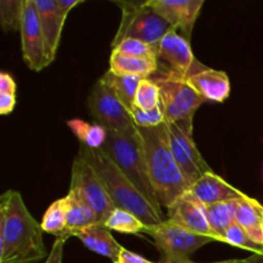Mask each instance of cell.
Returning <instances> with one entry per match:
<instances>
[{"label":"cell","mask_w":263,"mask_h":263,"mask_svg":"<svg viewBox=\"0 0 263 263\" xmlns=\"http://www.w3.org/2000/svg\"><path fill=\"white\" fill-rule=\"evenodd\" d=\"M159 263H163V262H159Z\"/></svg>","instance_id":"40"},{"label":"cell","mask_w":263,"mask_h":263,"mask_svg":"<svg viewBox=\"0 0 263 263\" xmlns=\"http://www.w3.org/2000/svg\"><path fill=\"white\" fill-rule=\"evenodd\" d=\"M148 5L190 41L203 0H148Z\"/></svg>","instance_id":"14"},{"label":"cell","mask_w":263,"mask_h":263,"mask_svg":"<svg viewBox=\"0 0 263 263\" xmlns=\"http://www.w3.org/2000/svg\"><path fill=\"white\" fill-rule=\"evenodd\" d=\"M32 3L37 12L41 30L45 37L48 59L51 63L58 51L67 14L59 8L57 0H32Z\"/></svg>","instance_id":"15"},{"label":"cell","mask_w":263,"mask_h":263,"mask_svg":"<svg viewBox=\"0 0 263 263\" xmlns=\"http://www.w3.org/2000/svg\"><path fill=\"white\" fill-rule=\"evenodd\" d=\"M67 126L79 139L80 144L90 149H102L108 139V130L99 123H90L86 121L73 118L67 121Z\"/></svg>","instance_id":"23"},{"label":"cell","mask_w":263,"mask_h":263,"mask_svg":"<svg viewBox=\"0 0 263 263\" xmlns=\"http://www.w3.org/2000/svg\"><path fill=\"white\" fill-rule=\"evenodd\" d=\"M144 233L153 238L163 263H192V254L215 241L213 239L198 235L172 221L164 220L156 226H146Z\"/></svg>","instance_id":"8"},{"label":"cell","mask_w":263,"mask_h":263,"mask_svg":"<svg viewBox=\"0 0 263 263\" xmlns=\"http://www.w3.org/2000/svg\"><path fill=\"white\" fill-rule=\"evenodd\" d=\"M41 223L26 207L21 193L0 197V263H39L46 257Z\"/></svg>","instance_id":"1"},{"label":"cell","mask_w":263,"mask_h":263,"mask_svg":"<svg viewBox=\"0 0 263 263\" xmlns=\"http://www.w3.org/2000/svg\"><path fill=\"white\" fill-rule=\"evenodd\" d=\"M159 61L156 58H138L112 50L109 58V71L118 76H136L151 79L158 72Z\"/></svg>","instance_id":"19"},{"label":"cell","mask_w":263,"mask_h":263,"mask_svg":"<svg viewBox=\"0 0 263 263\" xmlns=\"http://www.w3.org/2000/svg\"><path fill=\"white\" fill-rule=\"evenodd\" d=\"M158 61L166 62L170 69L184 77H189L205 68L193 54L189 40L176 31H172L162 39L158 46Z\"/></svg>","instance_id":"13"},{"label":"cell","mask_w":263,"mask_h":263,"mask_svg":"<svg viewBox=\"0 0 263 263\" xmlns=\"http://www.w3.org/2000/svg\"><path fill=\"white\" fill-rule=\"evenodd\" d=\"M72 236H76L89 251L104 256L115 262L120 254L122 246L113 238L109 229L102 223L87 226L82 230L73 233Z\"/></svg>","instance_id":"18"},{"label":"cell","mask_w":263,"mask_h":263,"mask_svg":"<svg viewBox=\"0 0 263 263\" xmlns=\"http://www.w3.org/2000/svg\"><path fill=\"white\" fill-rule=\"evenodd\" d=\"M102 79L109 85L113 91L117 94L121 102L125 104V107L130 110L134 108V99H135L136 91H138L139 84L143 79L136 76H118L112 73L110 71L105 72Z\"/></svg>","instance_id":"24"},{"label":"cell","mask_w":263,"mask_h":263,"mask_svg":"<svg viewBox=\"0 0 263 263\" xmlns=\"http://www.w3.org/2000/svg\"><path fill=\"white\" fill-rule=\"evenodd\" d=\"M15 107V95L0 94V115L7 116L12 113Z\"/></svg>","instance_id":"35"},{"label":"cell","mask_w":263,"mask_h":263,"mask_svg":"<svg viewBox=\"0 0 263 263\" xmlns=\"http://www.w3.org/2000/svg\"><path fill=\"white\" fill-rule=\"evenodd\" d=\"M159 104H161V94H159L158 85L153 81V79L141 80L134 99V107L139 109H152Z\"/></svg>","instance_id":"28"},{"label":"cell","mask_w":263,"mask_h":263,"mask_svg":"<svg viewBox=\"0 0 263 263\" xmlns=\"http://www.w3.org/2000/svg\"><path fill=\"white\" fill-rule=\"evenodd\" d=\"M26 0H0V23L5 32L21 31Z\"/></svg>","instance_id":"27"},{"label":"cell","mask_w":263,"mask_h":263,"mask_svg":"<svg viewBox=\"0 0 263 263\" xmlns=\"http://www.w3.org/2000/svg\"><path fill=\"white\" fill-rule=\"evenodd\" d=\"M20 32L23 61L32 71H43L45 67L50 64V62L46 54L45 37H44L37 12L33 7L32 0H26L25 15H23Z\"/></svg>","instance_id":"11"},{"label":"cell","mask_w":263,"mask_h":263,"mask_svg":"<svg viewBox=\"0 0 263 263\" xmlns=\"http://www.w3.org/2000/svg\"><path fill=\"white\" fill-rule=\"evenodd\" d=\"M69 190L76 193L95 213L98 222L104 225L116 205L110 199L99 175L81 157L76 156L71 170Z\"/></svg>","instance_id":"10"},{"label":"cell","mask_w":263,"mask_h":263,"mask_svg":"<svg viewBox=\"0 0 263 263\" xmlns=\"http://www.w3.org/2000/svg\"><path fill=\"white\" fill-rule=\"evenodd\" d=\"M58 2L59 8L68 15V13L73 9L74 7L80 5L81 3H84V0H57Z\"/></svg>","instance_id":"36"},{"label":"cell","mask_w":263,"mask_h":263,"mask_svg":"<svg viewBox=\"0 0 263 263\" xmlns=\"http://www.w3.org/2000/svg\"><path fill=\"white\" fill-rule=\"evenodd\" d=\"M64 205H66L67 233L69 238L76 231L99 223L91 208L72 190H69L68 194L64 197Z\"/></svg>","instance_id":"21"},{"label":"cell","mask_w":263,"mask_h":263,"mask_svg":"<svg viewBox=\"0 0 263 263\" xmlns=\"http://www.w3.org/2000/svg\"><path fill=\"white\" fill-rule=\"evenodd\" d=\"M112 50H118L126 55L138 57V58H156L158 59V48L138 40V39H126L118 44Z\"/></svg>","instance_id":"30"},{"label":"cell","mask_w":263,"mask_h":263,"mask_svg":"<svg viewBox=\"0 0 263 263\" xmlns=\"http://www.w3.org/2000/svg\"><path fill=\"white\" fill-rule=\"evenodd\" d=\"M17 91V85L14 79L7 72L0 73V94H10L15 95Z\"/></svg>","instance_id":"34"},{"label":"cell","mask_w":263,"mask_h":263,"mask_svg":"<svg viewBox=\"0 0 263 263\" xmlns=\"http://www.w3.org/2000/svg\"><path fill=\"white\" fill-rule=\"evenodd\" d=\"M236 223L254 243L263 246V205L261 203L248 195L239 200Z\"/></svg>","instance_id":"20"},{"label":"cell","mask_w":263,"mask_h":263,"mask_svg":"<svg viewBox=\"0 0 263 263\" xmlns=\"http://www.w3.org/2000/svg\"><path fill=\"white\" fill-rule=\"evenodd\" d=\"M102 151L105 152L116 162V164L122 170L123 174L138 187L139 192L157 210L162 211V207L157 199L156 192L153 189V185L149 179L139 134L135 138H128V136L120 135V134H116L113 131H108V139Z\"/></svg>","instance_id":"5"},{"label":"cell","mask_w":263,"mask_h":263,"mask_svg":"<svg viewBox=\"0 0 263 263\" xmlns=\"http://www.w3.org/2000/svg\"><path fill=\"white\" fill-rule=\"evenodd\" d=\"M189 190L204 207L228 200L243 199L247 195L213 171L203 175L190 186Z\"/></svg>","instance_id":"16"},{"label":"cell","mask_w":263,"mask_h":263,"mask_svg":"<svg viewBox=\"0 0 263 263\" xmlns=\"http://www.w3.org/2000/svg\"><path fill=\"white\" fill-rule=\"evenodd\" d=\"M104 226L110 231H118L123 234L144 233L146 225L136 217L130 211L116 207L104 222Z\"/></svg>","instance_id":"26"},{"label":"cell","mask_w":263,"mask_h":263,"mask_svg":"<svg viewBox=\"0 0 263 263\" xmlns=\"http://www.w3.org/2000/svg\"><path fill=\"white\" fill-rule=\"evenodd\" d=\"M66 241H67L66 238L55 239L53 247H51V252L49 253L45 263H62V261H63V251H64V244H66Z\"/></svg>","instance_id":"32"},{"label":"cell","mask_w":263,"mask_h":263,"mask_svg":"<svg viewBox=\"0 0 263 263\" xmlns=\"http://www.w3.org/2000/svg\"><path fill=\"white\" fill-rule=\"evenodd\" d=\"M225 243L229 246L236 247V248L246 249V251L252 252L253 254H263V246L254 243L248 234L235 222L228 229L225 234Z\"/></svg>","instance_id":"29"},{"label":"cell","mask_w":263,"mask_h":263,"mask_svg":"<svg viewBox=\"0 0 263 263\" xmlns=\"http://www.w3.org/2000/svg\"><path fill=\"white\" fill-rule=\"evenodd\" d=\"M193 121L194 120L164 122L170 148L190 186L203 175L212 171L207 161L203 158L193 138V131H194Z\"/></svg>","instance_id":"9"},{"label":"cell","mask_w":263,"mask_h":263,"mask_svg":"<svg viewBox=\"0 0 263 263\" xmlns=\"http://www.w3.org/2000/svg\"><path fill=\"white\" fill-rule=\"evenodd\" d=\"M262 172H263V166H262Z\"/></svg>","instance_id":"39"},{"label":"cell","mask_w":263,"mask_h":263,"mask_svg":"<svg viewBox=\"0 0 263 263\" xmlns=\"http://www.w3.org/2000/svg\"><path fill=\"white\" fill-rule=\"evenodd\" d=\"M239 200H228V202L216 203L207 205L205 215L213 233L217 235L218 240L225 243V234L228 229L236 221V211L239 207Z\"/></svg>","instance_id":"22"},{"label":"cell","mask_w":263,"mask_h":263,"mask_svg":"<svg viewBox=\"0 0 263 263\" xmlns=\"http://www.w3.org/2000/svg\"><path fill=\"white\" fill-rule=\"evenodd\" d=\"M167 216H168L167 220L192 233L213 239L215 241H220L208 222L204 205L193 195L190 190L177 198L167 208Z\"/></svg>","instance_id":"12"},{"label":"cell","mask_w":263,"mask_h":263,"mask_svg":"<svg viewBox=\"0 0 263 263\" xmlns=\"http://www.w3.org/2000/svg\"><path fill=\"white\" fill-rule=\"evenodd\" d=\"M186 79L204 102L222 103L230 97L231 85L226 72L205 67Z\"/></svg>","instance_id":"17"},{"label":"cell","mask_w":263,"mask_h":263,"mask_svg":"<svg viewBox=\"0 0 263 263\" xmlns=\"http://www.w3.org/2000/svg\"><path fill=\"white\" fill-rule=\"evenodd\" d=\"M81 157L99 175L116 207L130 211L146 226H156L164 221L163 212L157 210L131 182V180L102 149H90L80 144Z\"/></svg>","instance_id":"3"},{"label":"cell","mask_w":263,"mask_h":263,"mask_svg":"<svg viewBox=\"0 0 263 263\" xmlns=\"http://www.w3.org/2000/svg\"><path fill=\"white\" fill-rule=\"evenodd\" d=\"M87 108L97 123L104 126L108 131L128 138L138 136V127L134 123L130 110L102 77L95 82L90 91Z\"/></svg>","instance_id":"7"},{"label":"cell","mask_w":263,"mask_h":263,"mask_svg":"<svg viewBox=\"0 0 263 263\" xmlns=\"http://www.w3.org/2000/svg\"><path fill=\"white\" fill-rule=\"evenodd\" d=\"M195 263V262H192ZM210 263H248L247 259H225V261H218V262H210Z\"/></svg>","instance_id":"38"},{"label":"cell","mask_w":263,"mask_h":263,"mask_svg":"<svg viewBox=\"0 0 263 263\" xmlns=\"http://www.w3.org/2000/svg\"><path fill=\"white\" fill-rule=\"evenodd\" d=\"M112 263H154V262L149 261V259L144 258V257L140 256V254L134 253V252L128 251V249L123 248L122 247L117 259Z\"/></svg>","instance_id":"33"},{"label":"cell","mask_w":263,"mask_h":263,"mask_svg":"<svg viewBox=\"0 0 263 263\" xmlns=\"http://www.w3.org/2000/svg\"><path fill=\"white\" fill-rule=\"evenodd\" d=\"M121 8L122 18L110 46L116 48L126 39H138L158 48L162 39L176 31L163 17L152 9L146 2H116Z\"/></svg>","instance_id":"4"},{"label":"cell","mask_w":263,"mask_h":263,"mask_svg":"<svg viewBox=\"0 0 263 263\" xmlns=\"http://www.w3.org/2000/svg\"><path fill=\"white\" fill-rule=\"evenodd\" d=\"M154 76L153 81L158 85L161 94L164 122L194 120L195 112L204 103V99L195 91L186 77L170 68H166L164 72L161 67Z\"/></svg>","instance_id":"6"},{"label":"cell","mask_w":263,"mask_h":263,"mask_svg":"<svg viewBox=\"0 0 263 263\" xmlns=\"http://www.w3.org/2000/svg\"><path fill=\"white\" fill-rule=\"evenodd\" d=\"M41 228L45 233L53 234L57 238L68 239L67 233V220H66V205L64 198L55 200L49 205L41 221Z\"/></svg>","instance_id":"25"},{"label":"cell","mask_w":263,"mask_h":263,"mask_svg":"<svg viewBox=\"0 0 263 263\" xmlns=\"http://www.w3.org/2000/svg\"><path fill=\"white\" fill-rule=\"evenodd\" d=\"M138 134L157 199L167 210L190 189V185L170 148L164 123L151 128L138 127Z\"/></svg>","instance_id":"2"},{"label":"cell","mask_w":263,"mask_h":263,"mask_svg":"<svg viewBox=\"0 0 263 263\" xmlns=\"http://www.w3.org/2000/svg\"><path fill=\"white\" fill-rule=\"evenodd\" d=\"M246 259L248 263H263V254H252Z\"/></svg>","instance_id":"37"},{"label":"cell","mask_w":263,"mask_h":263,"mask_svg":"<svg viewBox=\"0 0 263 263\" xmlns=\"http://www.w3.org/2000/svg\"><path fill=\"white\" fill-rule=\"evenodd\" d=\"M131 117H133L136 127L140 128L157 127V126L163 125L166 121L161 104L152 109H139V108L134 107L131 109Z\"/></svg>","instance_id":"31"}]
</instances>
